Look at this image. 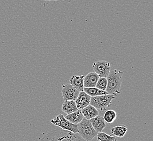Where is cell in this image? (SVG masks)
Listing matches in <instances>:
<instances>
[{"mask_svg":"<svg viewBox=\"0 0 153 141\" xmlns=\"http://www.w3.org/2000/svg\"><path fill=\"white\" fill-rule=\"evenodd\" d=\"M123 72L117 70H111L108 76L107 87L105 91L109 94H120L121 84L122 81Z\"/></svg>","mask_w":153,"mask_h":141,"instance_id":"obj_2","label":"cell"},{"mask_svg":"<svg viewBox=\"0 0 153 141\" xmlns=\"http://www.w3.org/2000/svg\"><path fill=\"white\" fill-rule=\"evenodd\" d=\"M90 99L91 97L88 96V94H86L85 92L82 91L80 92L76 100L74 102L78 109L82 110L90 105Z\"/></svg>","mask_w":153,"mask_h":141,"instance_id":"obj_8","label":"cell"},{"mask_svg":"<svg viewBox=\"0 0 153 141\" xmlns=\"http://www.w3.org/2000/svg\"><path fill=\"white\" fill-rule=\"evenodd\" d=\"M62 1H65V2H71L74 1H75V0H62Z\"/></svg>","mask_w":153,"mask_h":141,"instance_id":"obj_20","label":"cell"},{"mask_svg":"<svg viewBox=\"0 0 153 141\" xmlns=\"http://www.w3.org/2000/svg\"><path fill=\"white\" fill-rule=\"evenodd\" d=\"M116 97L115 94H106L91 97L90 105L93 106L97 110L103 111L109 108Z\"/></svg>","mask_w":153,"mask_h":141,"instance_id":"obj_4","label":"cell"},{"mask_svg":"<svg viewBox=\"0 0 153 141\" xmlns=\"http://www.w3.org/2000/svg\"><path fill=\"white\" fill-rule=\"evenodd\" d=\"M106 87H107L106 78L100 77L97 81V84L96 85L95 88H96L100 90H102V91H105Z\"/></svg>","mask_w":153,"mask_h":141,"instance_id":"obj_19","label":"cell"},{"mask_svg":"<svg viewBox=\"0 0 153 141\" xmlns=\"http://www.w3.org/2000/svg\"><path fill=\"white\" fill-rule=\"evenodd\" d=\"M127 131H128V128L127 126L124 125H117V126L113 127L111 129L112 135L114 136L115 137H118L119 138L123 137L126 134Z\"/></svg>","mask_w":153,"mask_h":141,"instance_id":"obj_15","label":"cell"},{"mask_svg":"<svg viewBox=\"0 0 153 141\" xmlns=\"http://www.w3.org/2000/svg\"><path fill=\"white\" fill-rule=\"evenodd\" d=\"M116 117H117V114L116 111L112 110H109L104 113L103 118L105 122V123L111 124L116 120Z\"/></svg>","mask_w":153,"mask_h":141,"instance_id":"obj_17","label":"cell"},{"mask_svg":"<svg viewBox=\"0 0 153 141\" xmlns=\"http://www.w3.org/2000/svg\"><path fill=\"white\" fill-rule=\"evenodd\" d=\"M97 140L100 141H117L114 136L109 135L104 132H98Z\"/></svg>","mask_w":153,"mask_h":141,"instance_id":"obj_18","label":"cell"},{"mask_svg":"<svg viewBox=\"0 0 153 141\" xmlns=\"http://www.w3.org/2000/svg\"><path fill=\"white\" fill-rule=\"evenodd\" d=\"M92 68L94 72L100 77L106 78L111 70L110 63L104 60L95 62L92 65Z\"/></svg>","mask_w":153,"mask_h":141,"instance_id":"obj_6","label":"cell"},{"mask_svg":"<svg viewBox=\"0 0 153 141\" xmlns=\"http://www.w3.org/2000/svg\"><path fill=\"white\" fill-rule=\"evenodd\" d=\"M62 96L64 100L75 101L79 94V91L76 90L70 84H62Z\"/></svg>","mask_w":153,"mask_h":141,"instance_id":"obj_7","label":"cell"},{"mask_svg":"<svg viewBox=\"0 0 153 141\" xmlns=\"http://www.w3.org/2000/svg\"><path fill=\"white\" fill-rule=\"evenodd\" d=\"M84 75L81 76H72L70 78L69 81L70 85L72 86L74 88L79 92H82L84 90Z\"/></svg>","mask_w":153,"mask_h":141,"instance_id":"obj_11","label":"cell"},{"mask_svg":"<svg viewBox=\"0 0 153 141\" xmlns=\"http://www.w3.org/2000/svg\"><path fill=\"white\" fill-rule=\"evenodd\" d=\"M64 117L66 119H68V121L76 125L80 123L84 118L81 110H78L76 111L73 112L71 114L66 115Z\"/></svg>","mask_w":153,"mask_h":141,"instance_id":"obj_13","label":"cell"},{"mask_svg":"<svg viewBox=\"0 0 153 141\" xmlns=\"http://www.w3.org/2000/svg\"><path fill=\"white\" fill-rule=\"evenodd\" d=\"M83 91L85 92L86 94H88V96H90L91 97L109 94L106 91L100 90L95 87L94 88H84Z\"/></svg>","mask_w":153,"mask_h":141,"instance_id":"obj_16","label":"cell"},{"mask_svg":"<svg viewBox=\"0 0 153 141\" xmlns=\"http://www.w3.org/2000/svg\"><path fill=\"white\" fill-rule=\"evenodd\" d=\"M78 134L86 141H91L97 136L98 132L93 128L90 120L84 118L78 124Z\"/></svg>","mask_w":153,"mask_h":141,"instance_id":"obj_3","label":"cell"},{"mask_svg":"<svg viewBox=\"0 0 153 141\" xmlns=\"http://www.w3.org/2000/svg\"><path fill=\"white\" fill-rule=\"evenodd\" d=\"M81 110L84 118L88 120L96 117L99 115V112L98 110L91 105H89Z\"/></svg>","mask_w":153,"mask_h":141,"instance_id":"obj_12","label":"cell"},{"mask_svg":"<svg viewBox=\"0 0 153 141\" xmlns=\"http://www.w3.org/2000/svg\"><path fill=\"white\" fill-rule=\"evenodd\" d=\"M62 111L68 115L71 114L78 110L75 102L69 100H64V102L62 105Z\"/></svg>","mask_w":153,"mask_h":141,"instance_id":"obj_14","label":"cell"},{"mask_svg":"<svg viewBox=\"0 0 153 141\" xmlns=\"http://www.w3.org/2000/svg\"><path fill=\"white\" fill-rule=\"evenodd\" d=\"M45 1H53V0H45Z\"/></svg>","mask_w":153,"mask_h":141,"instance_id":"obj_21","label":"cell"},{"mask_svg":"<svg viewBox=\"0 0 153 141\" xmlns=\"http://www.w3.org/2000/svg\"><path fill=\"white\" fill-rule=\"evenodd\" d=\"M39 141H86L78 133L56 128L45 134Z\"/></svg>","mask_w":153,"mask_h":141,"instance_id":"obj_1","label":"cell"},{"mask_svg":"<svg viewBox=\"0 0 153 141\" xmlns=\"http://www.w3.org/2000/svg\"><path fill=\"white\" fill-rule=\"evenodd\" d=\"M100 76L94 72H91L87 74L84 78V88H94Z\"/></svg>","mask_w":153,"mask_h":141,"instance_id":"obj_9","label":"cell"},{"mask_svg":"<svg viewBox=\"0 0 153 141\" xmlns=\"http://www.w3.org/2000/svg\"><path fill=\"white\" fill-rule=\"evenodd\" d=\"M53 1H58V0H53Z\"/></svg>","mask_w":153,"mask_h":141,"instance_id":"obj_22","label":"cell"},{"mask_svg":"<svg viewBox=\"0 0 153 141\" xmlns=\"http://www.w3.org/2000/svg\"><path fill=\"white\" fill-rule=\"evenodd\" d=\"M90 121L93 128L97 132H102L106 127V123L104 118L103 117L99 115L91 118V119H90Z\"/></svg>","mask_w":153,"mask_h":141,"instance_id":"obj_10","label":"cell"},{"mask_svg":"<svg viewBox=\"0 0 153 141\" xmlns=\"http://www.w3.org/2000/svg\"><path fill=\"white\" fill-rule=\"evenodd\" d=\"M51 123L59 127L62 129L69 131L74 133H78V125L71 123L65 118L62 114H59L51 121Z\"/></svg>","mask_w":153,"mask_h":141,"instance_id":"obj_5","label":"cell"}]
</instances>
